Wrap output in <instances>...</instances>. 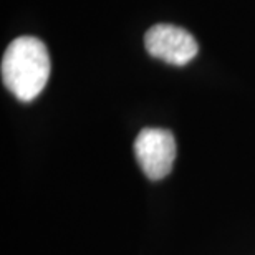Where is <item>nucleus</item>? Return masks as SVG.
Returning <instances> with one entry per match:
<instances>
[{"instance_id": "1", "label": "nucleus", "mask_w": 255, "mask_h": 255, "mask_svg": "<svg viewBox=\"0 0 255 255\" xmlns=\"http://www.w3.org/2000/svg\"><path fill=\"white\" fill-rule=\"evenodd\" d=\"M50 76L48 50L42 40L18 37L2 57L3 85L20 101H33L47 86Z\"/></svg>"}, {"instance_id": "2", "label": "nucleus", "mask_w": 255, "mask_h": 255, "mask_svg": "<svg viewBox=\"0 0 255 255\" xmlns=\"http://www.w3.org/2000/svg\"><path fill=\"white\" fill-rule=\"evenodd\" d=\"M176 139L169 129L144 128L134 139L136 159L151 181H161L169 174L176 161Z\"/></svg>"}, {"instance_id": "3", "label": "nucleus", "mask_w": 255, "mask_h": 255, "mask_svg": "<svg viewBox=\"0 0 255 255\" xmlns=\"http://www.w3.org/2000/svg\"><path fill=\"white\" fill-rule=\"evenodd\" d=\"M144 47L151 57L176 66L192 62L199 52L196 38L187 30L169 23H159L147 30Z\"/></svg>"}]
</instances>
